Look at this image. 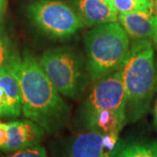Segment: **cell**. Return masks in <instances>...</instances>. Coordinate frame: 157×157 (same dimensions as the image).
Listing matches in <instances>:
<instances>
[{
  "instance_id": "1",
  "label": "cell",
  "mask_w": 157,
  "mask_h": 157,
  "mask_svg": "<svg viewBox=\"0 0 157 157\" xmlns=\"http://www.w3.org/2000/svg\"><path fill=\"white\" fill-rule=\"evenodd\" d=\"M21 92L22 111L48 133H54L66 122L69 108L47 77L39 60L25 51L13 61Z\"/></svg>"
},
{
  "instance_id": "2",
  "label": "cell",
  "mask_w": 157,
  "mask_h": 157,
  "mask_svg": "<svg viewBox=\"0 0 157 157\" xmlns=\"http://www.w3.org/2000/svg\"><path fill=\"white\" fill-rule=\"evenodd\" d=\"M121 70L127 121H136L147 112L157 90V65L151 40H134Z\"/></svg>"
},
{
  "instance_id": "3",
  "label": "cell",
  "mask_w": 157,
  "mask_h": 157,
  "mask_svg": "<svg viewBox=\"0 0 157 157\" xmlns=\"http://www.w3.org/2000/svg\"><path fill=\"white\" fill-rule=\"evenodd\" d=\"M86 69L96 81L120 70L130 50L129 37L120 23L97 25L84 38Z\"/></svg>"
},
{
  "instance_id": "4",
  "label": "cell",
  "mask_w": 157,
  "mask_h": 157,
  "mask_svg": "<svg viewBox=\"0 0 157 157\" xmlns=\"http://www.w3.org/2000/svg\"><path fill=\"white\" fill-rule=\"evenodd\" d=\"M39 64L59 93L67 98H76L86 85L83 59L69 47L45 51Z\"/></svg>"
},
{
  "instance_id": "5",
  "label": "cell",
  "mask_w": 157,
  "mask_h": 157,
  "mask_svg": "<svg viewBox=\"0 0 157 157\" xmlns=\"http://www.w3.org/2000/svg\"><path fill=\"white\" fill-rule=\"evenodd\" d=\"M34 25L49 38L66 39L85 25L70 5L59 0H39L27 8Z\"/></svg>"
},
{
  "instance_id": "6",
  "label": "cell",
  "mask_w": 157,
  "mask_h": 157,
  "mask_svg": "<svg viewBox=\"0 0 157 157\" xmlns=\"http://www.w3.org/2000/svg\"><path fill=\"white\" fill-rule=\"evenodd\" d=\"M104 109L126 115V90L121 69L96 80L84 104V120Z\"/></svg>"
},
{
  "instance_id": "7",
  "label": "cell",
  "mask_w": 157,
  "mask_h": 157,
  "mask_svg": "<svg viewBox=\"0 0 157 157\" xmlns=\"http://www.w3.org/2000/svg\"><path fill=\"white\" fill-rule=\"evenodd\" d=\"M85 26L117 22L119 12L101 0H67Z\"/></svg>"
},
{
  "instance_id": "8",
  "label": "cell",
  "mask_w": 157,
  "mask_h": 157,
  "mask_svg": "<svg viewBox=\"0 0 157 157\" xmlns=\"http://www.w3.org/2000/svg\"><path fill=\"white\" fill-rule=\"evenodd\" d=\"M44 129L31 120L7 123L8 140L3 151L13 152L37 145L44 135Z\"/></svg>"
},
{
  "instance_id": "9",
  "label": "cell",
  "mask_w": 157,
  "mask_h": 157,
  "mask_svg": "<svg viewBox=\"0 0 157 157\" xmlns=\"http://www.w3.org/2000/svg\"><path fill=\"white\" fill-rule=\"evenodd\" d=\"M120 24L133 40L150 39L155 29L157 17L154 16L151 9L120 13Z\"/></svg>"
},
{
  "instance_id": "10",
  "label": "cell",
  "mask_w": 157,
  "mask_h": 157,
  "mask_svg": "<svg viewBox=\"0 0 157 157\" xmlns=\"http://www.w3.org/2000/svg\"><path fill=\"white\" fill-rule=\"evenodd\" d=\"M13 61L0 71V87L7 97L9 117H17L22 111L20 86Z\"/></svg>"
},
{
  "instance_id": "11",
  "label": "cell",
  "mask_w": 157,
  "mask_h": 157,
  "mask_svg": "<svg viewBox=\"0 0 157 157\" xmlns=\"http://www.w3.org/2000/svg\"><path fill=\"white\" fill-rule=\"evenodd\" d=\"M87 128L100 133L102 135L107 134H119L127 122V117L124 114L104 109L85 119Z\"/></svg>"
},
{
  "instance_id": "12",
  "label": "cell",
  "mask_w": 157,
  "mask_h": 157,
  "mask_svg": "<svg viewBox=\"0 0 157 157\" xmlns=\"http://www.w3.org/2000/svg\"><path fill=\"white\" fill-rule=\"evenodd\" d=\"M103 135L90 130L78 135L70 147L69 157H103Z\"/></svg>"
},
{
  "instance_id": "13",
  "label": "cell",
  "mask_w": 157,
  "mask_h": 157,
  "mask_svg": "<svg viewBox=\"0 0 157 157\" xmlns=\"http://www.w3.org/2000/svg\"><path fill=\"white\" fill-rule=\"evenodd\" d=\"M111 157H157V142L118 141Z\"/></svg>"
},
{
  "instance_id": "14",
  "label": "cell",
  "mask_w": 157,
  "mask_h": 157,
  "mask_svg": "<svg viewBox=\"0 0 157 157\" xmlns=\"http://www.w3.org/2000/svg\"><path fill=\"white\" fill-rule=\"evenodd\" d=\"M17 55L6 29L0 24V71L11 65Z\"/></svg>"
},
{
  "instance_id": "15",
  "label": "cell",
  "mask_w": 157,
  "mask_h": 157,
  "mask_svg": "<svg viewBox=\"0 0 157 157\" xmlns=\"http://www.w3.org/2000/svg\"><path fill=\"white\" fill-rule=\"evenodd\" d=\"M115 9L120 13H129L139 10L150 9L151 0H113Z\"/></svg>"
},
{
  "instance_id": "16",
  "label": "cell",
  "mask_w": 157,
  "mask_h": 157,
  "mask_svg": "<svg viewBox=\"0 0 157 157\" xmlns=\"http://www.w3.org/2000/svg\"><path fill=\"white\" fill-rule=\"evenodd\" d=\"M5 157H48L45 149L39 144L11 152Z\"/></svg>"
},
{
  "instance_id": "17",
  "label": "cell",
  "mask_w": 157,
  "mask_h": 157,
  "mask_svg": "<svg viewBox=\"0 0 157 157\" xmlns=\"http://www.w3.org/2000/svg\"><path fill=\"white\" fill-rule=\"evenodd\" d=\"M0 117H9L7 97L1 87H0Z\"/></svg>"
},
{
  "instance_id": "18",
  "label": "cell",
  "mask_w": 157,
  "mask_h": 157,
  "mask_svg": "<svg viewBox=\"0 0 157 157\" xmlns=\"http://www.w3.org/2000/svg\"><path fill=\"white\" fill-rule=\"evenodd\" d=\"M8 140L7 135V124L1 123L0 125V150H3Z\"/></svg>"
},
{
  "instance_id": "19",
  "label": "cell",
  "mask_w": 157,
  "mask_h": 157,
  "mask_svg": "<svg viewBox=\"0 0 157 157\" xmlns=\"http://www.w3.org/2000/svg\"><path fill=\"white\" fill-rule=\"evenodd\" d=\"M151 12L154 16L157 17V0H151V6H150Z\"/></svg>"
},
{
  "instance_id": "20",
  "label": "cell",
  "mask_w": 157,
  "mask_h": 157,
  "mask_svg": "<svg viewBox=\"0 0 157 157\" xmlns=\"http://www.w3.org/2000/svg\"><path fill=\"white\" fill-rule=\"evenodd\" d=\"M152 39L154 41V45H155V47L157 51V23L156 25H155V32H154V34H153V37H152Z\"/></svg>"
},
{
  "instance_id": "21",
  "label": "cell",
  "mask_w": 157,
  "mask_h": 157,
  "mask_svg": "<svg viewBox=\"0 0 157 157\" xmlns=\"http://www.w3.org/2000/svg\"><path fill=\"white\" fill-rule=\"evenodd\" d=\"M6 0H0V17L2 16L3 12L6 9Z\"/></svg>"
},
{
  "instance_id": "22",
  "label": "cell",
  "mask_w": 157,
  "mask_h": 157,
  "mask_svg": "<svg viewBox=\"0 0 157 157\" xmlns=\"http://www.w3.org/2000/svg\"><path fill=\"white\" fill-rule=\"evenodd\" d=\"M101 1H103V2H105L106 4H107L109 6H111L112 8L113 9H115V7H114V5H113V0H101ZM116 10V9H115Z\"/></svg>"
},
{
  "instance_id": "23",
  "label": "cell",
  "mask_w": 157,
  "mask_h": 157,
  "mask_svg": "<svg viewBox=\"0 0 157 157\" xmlns=\"http://www.w3.org/2000/svg\"><path fill=\"white\" fill-rule=\"evenodd\" d=\"M155 121L157 126V101L155 102Z\"/></svg>"
},
{
  "instance_id": "24",
  "label": "cell",
  "mask_w": 157,
  "mask_h": 157,
  "mask_svg": "<svg viewBox=\"0 0 157 157\" xmlns=\"http://www.w3.org/2000/svg\"><path fill=\"white\" fill-rule=\"evenodd\" d=\"M0 125H1V122H0Z\"/></svg>"
}]
</instances>
